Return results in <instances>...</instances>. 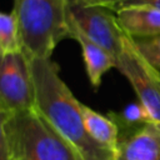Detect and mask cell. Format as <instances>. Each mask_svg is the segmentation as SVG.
<instances>
[{
    "label": "cell",
    "mask_w": 160,
    "mask_h": 160,
    "mask_svg": "<svg viewBox=\"0 0 160 160\" xmlns=\"http://www.w3.org/2000/svg\"><path fill=\"white\" fill-rule=\"evenodd\" d=\"M132 41L139 52L160 71V34L146 38H136L132 39Z\"/></svg>",
    "instance_id": "4fadbf2b"
},
{
    "label": "cell",
    "mask_w": 160,
    "mask_h": 160,
    "mask_svg": "<svg viewBox=\"0 0 160 160\" xmlns=\"http://www.w3.org/2000/svg\"><path fill=\"white\" fill-rule=\"evenodd\" d=\"M128 5H149V6H154L160 9V0H125L119 8L121 6H128ZM118 8V9H119ZM116 9V10H118ZM115 10V11H116Z\"/></svg>",
    "instance_id": "5bb4252c"
},
{
    "label": "cell",
    "mask_w": 160,
    "mask_h": 160,
    "mask_svg": "<svg viewBox=\"0 0 160 160\" xmlns=\"http://www.w3.org/2000/svg\"><path fill=\"white\" fill-rule=\"evenodd\" d=\"M68 20L90 40L118 58L125 34L114 10L85 0H69Z\"/></svg>",
    "instance_id": "8992f818"
},
{
    "label": "cell",
    "mask_w": 160,
    "mask_h": 160,
    "mask_svg": "<svg viewBox=\"0 0 160 160\" xmlns=\"http://www.w3.org/2000/svg\"><path fill=\"white\" fill-rule=\"evenodd\" d=\"M24 51L19 22L15 12L0 14V52L1 55Z\"/></svg>",
    "instance_id": "8fae6325"
},
{
    "label": "cell",
    "mask_w": 160,
    "mask_h": 160,
    "mask_svg": "<svg viewBox=\"0 0 160 160\" xmlns=\"http://www.w3.org/2000/svg\"><path fill=\"white\" fill-rule=\"evenodd\" d=\"M0 160H84L38 111L0 115Z\"/></svg>",
    "instance_id": "7a4b0ae2"
},
{
    "label": "cell",
    "mask_w": 160,
    "mask_h": 160,
    "mask_svg": "<svg viewBox=\"0 0 160 160\" xmlns=\"http://www.w3.org/2000/svg\"><path fill=\"white\" fill-rule=\"evenodd\" d=\"M116 69L128 79L152 122L160 124V71L139 52L132 39L126 35L116 58Z\"/></svg>",
    "instance_id": "277c9868"
},
{
    "label": "cell",
    "mask_w": 160,
    "mask_h": 160,
    "mask_svg": "<svg viewBox=\"0 0 160 160\" xmlns=\"http://www.w3.org/2000/svg\"><path fill=\"white\" fill-rule=\"evenodd\" d=\"M114 160H160V125L151 122L121 130Z\"/></svg>",
    "instance_id": "52a82bcc"
},
{
    "label": "cell",
    "mask_w": 160,
    "mask_h": 160,
    "mask_svg": "<svg viewBox=\"0 0 160 160\" xmlns=\"http://www.w3.org/2000/svg\"><path fill=\"white\" fill-rule=\"evenodd\" d=\"M111 118L119 125L120 131L138 128V126H141L144 124H151L152 122L149 112L139 101L128 104L119 114L112 112Z\"/></svg>",
    "instance_id": "7c38bea8"
},
{
    "label": "cell",
    "mask_w": 160,
    "mask_h": 160,
    "mask_svg": "<svg viewBox=\"0 0 160 160\" xmlns=\"http://www.w3.org/2000/svg\"><path fill=\"white\" fill-rule=\"evenodd\" d=\"M36 109L35 84L25 51L1 55L0 115Z\"/></svg>",
    "instance_id": "5b68a950"
},
{
    "label": "cell",
    "mask_w": 160,
    "mask_h": 160,
    "mask_svg": "<svg viewBox=\"0 0 160 160\" xmlns=\"http://www.w3.org/2000/svg\"><path fill=\"white\" fill-rule=\"evenodd\" d=\"M38 111L80 152L84 160H114V154L96 144L84 124L81 102L61 79L51 59L29 58Z\"/></svg>",
    "instance_id": "6da1fadb"
},
{
    "label": "cell",
    "mask_w": 160,
    "mask_h": 160,
    "mask_svg": "<svg viewBox=\"0 0 160 160\" xmlns=\"http://www.w3.org/2000/svg\"><path fill=\"white\" fill-rule=\"evenodd\" d=\"M69 25V38L78 41L81 48L84 65L89 82L92 88H99L102 80V76L106 71L112 68H116V58L110 54L104 48L99 46L96 42L90 40L84 32H81L70 20Z\"/></svg>",
    "instance_id": "ba28073f"
},
{
    "label": "cell",
    "mask_w": 160,
    "mask_h": 160,
    "mask_svg": "<svg viewBox=\"0 0 160 160\" xmlns=\"http://www.w3.org/2000/svg\"><path fill=\"white\" fill-rule=\"evenodd\" d=\"M81 111L85 129L90 138L96 144L112 152L115 158L120 142V129L116 121L111 116L108 118L84 104H81Z\"/></svg>",
    "instance_id": "30bf717a"
},
{
    "label": "cell",
    "mask_w": 160,
    "mask_h": 160,
    "mask_svg": "<svg viewBox=\"0 0 160 160\" xmlns=\"http://www.w3.org/2000/svg\"><path fill=\"white\" fill-rule=\"evenodd\" d=\"M159 125H160V124H159Z\"/></svg>",
    "instance_id": "2e32d148"
},
{
    "label": "cell",
    "mask_w": 160,
    "mask_h": 160,
    "mask_svg": "<svg viewBox=\"0 0 160 160\" xmlns=\"http://www.w3.org/2000/svg\"><path fill=\"white\" fill-rule=\"evenodd\" d=\"M85 1L91 2V4H96V5H101V6L109 8V9L115 11L125 0H85Z\"/></svg>",
    "instance_id": "9a60e30c"
},
{
    "label": "cell",
    "mask_w": 160,
    "mask_h": 160,
    "mask_svg": "<svg viewBox=\"0 0 160 160\" xmlns=\"http://www.w3.org/2000/svg\"><path fill=\"white\" fill-rule=\"evenodd\" d=\"M119 25L129 38H146L160 34V9L149 5H128L116 11Z\"/></svg>",
    "instance_id": "9c48e42d"
},
{
    "label": "cell",
    "mask_w": 160,
    "mask_h": 160,
    "mask_svg": "<svg viewBox=\"0 0 160 160\" xmlns=\"http://www.w3.org/2000/svg\"><path fill=\"white\" fill-rule=\"evenodd\" d=\"M69 0H14L22 49L29 58L51 59L56 45L69 38Z\"/></svg>",
    "instance_id": "3957f363"
}]
</instances>
